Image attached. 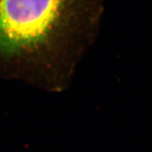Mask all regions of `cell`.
Here are the masks:
<instances>
[{"label":"cell","mask_w":152,"mask_h":152,"mask_svg":"<svg viewBox=\"0 0 152 152\" xmlns=\"http://www.w3.org/2000/svg\"><path fill=\"white\" fill-rule=\"evenodd\" d=\"M68 0H0V50H32L50 37Z\"/></svg>","instance_id":"6da1fadb"}]
</instances>
